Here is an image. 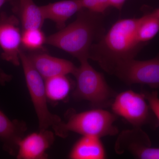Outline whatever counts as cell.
Wrapping results in <instances>:
<instances>
[{"label":"cell","mask_w":159,"mask_h":159,"mask_svg":"<svg viewBox=\"0 0 159 159\" xmlns=\"http://www.w3.org/2000/svg\"><path fill=\"white\" fill-rule=\"evenodd\" d=\"M139 18L119 20L91 47L89 58L93 60L107 73L111 74L119 64L135 58L143 44L138 40Z\"/></svg>","instance_id":"cell-1"},{"label":"cell","mask_w":159,"mask_h":159,"mask_svg":"<svg viewBox=\"0 0 159 159\" xmlns=\"http://www.w3.org/2000/svg\"><path fill=\"white\" fill-rule=\"evenodd\" d=\"M77 15L73 22L47 36L46 44L65 51L80 62L89 59L91 47L104 33L102 15L82 9Z\"/></svg>","instance_id":"cell-2"},{"label":"cell","mask_w":159,"mask_h":159,"mask_svg":"<svg viewBox=\"0 0 159 159\" xmlns=\"http://www.w3.org/2000/svg\"><path fill=\"white\" fill-rule=\"evenodd\" d=\"M20 57L27 87L38 119L39 129H49L51 127L56 135L64 138V122L59 116L52 114L48 107L44 79L32 65L27 53L22 50Z\"/></svg>","instance_id":"cell-3"},{"label":"cell","mask_w":159,"mask_h":159,"mask_svg":"<svg viewBox=\"0 0 159 159\" xmlns=\"http://www.w3.org/2000/svg\"><path fill=\"white\" fill-rule=\"evenodd\" d=\"M74 74L76 85L73 93L74 99L89 101L93 106L101 108L109 104L115 97L101 73L91 66L88 60L80 61Z\"/></svg>","instance_id":"cell-4"},{"label":"cell","mask_w":159,"mask_h":159,"mask_svg":"<svg viewBox=\"0 0 159 159\" xmlns=\"http://www.w3.org/2000/svg\"><path fill=\"white\" fill-rule=\"evenodd\" d=\"M116 115L101 108L81 112L71 115L64 122L63 130L65 136L69 132L82 136L101 137L114 136L118 133L114 125Z\"/></svg>","instance_id":"cell-5"},{"label":"cell","mask_w":159,"mask_h":159,"mask_svg":"<svg viewBox=\"0 0 159 159\" xmlns=\"http://www.w3.org/2000/svg\"><path fill=\"white\" fill-rule=\"evenodd\" d=\"M111 109L115 115L125 119L135 128L148 125L156 128L159 125L157 119L142 93L129 90L120 93L114 98Z\"/></svg>","instance_id":"cell-6"},{"label":"cell","mask_w":159,"mask_h":159,"mask_svg":"<svg viewBox=\"0 0 159 159\" xmlns=\"http://www.w3.org/2000/svg\"><path fill=\"white\" fill-rule=\"evenodd\" d=\"M111 74L127 84H140L152 89L159 88V54L147 60H128L117 65Z\"/></svg>","instance_id":"cell-7"},{"label":"cell","mask_w":159,"mask_h":159,"mask_svg":"<svg viewBox=\"0 0 159 159\" xmlns=\"http://www.w3.org/2000/svg\"><path fill=\"white\" fill-rule=\"evenodd\" d=\"M20 21L14 15L5 12L0 13V47L1 57L13 65L20 64V52L21 51L22 32L20 29Z\"/></svg>","instance_id":"cell-8"},{"label":"cell","mask_w":159,"mask_h":159,"mask_svg":"<svg viewBox=\"0 0 159 159\" xmlns=\"http://www.w3.org/2000/svg\"><path fill=\"white\" fill-rule=\"evenodd\" d=\"M54 133L49 129H39L24 136L20 141L16 157L19 159H45L47 151L54 141Z\"/></svg>","instance_id":"cell-9"},{"label":"cell","mask_w":159,"mask_h":159,"mask_svg":"<svg viewBox=\"0 0 159 159\" xmlns=\"http://www.w3.org/2000/svg\"><path fill=\"white\" fill-rule=\"evenodd\" d=\"M27 54L32 65L44 80L60 75H74L77 70L70 61L53 57L44 51H31Z\"/></svg>","instance_id":"cell-10"},{"label":"cell","mask_w":159,"mask_h":159,"mask_svg":"<svg viewBox=\"0 0 159 159\" xmlns=\"http://www.w3.org/2000/svg\"><path fill=\"white\" fill-rule=\"evenodd\" d=\"M27 129L25 123L11 120L0 110V141L4 150L11 156L16 155L19 143Z\"/></svg>","instance_id":"cell-11"},{"label":"cell","mask_w":159,"mask_h":159,"mask_svg":"<svg viewBox=\"0 0 159 159\" xmlns=\"http://www.w3.org/2000/svg\"><path fill=\"white\" fill-rule=\"evenodd\" d=\"M44 17L54 22L58 29L66 26L67 21L83 9L80 0H62L41 6Z\"/></svg>","instance_id":"cell-12"},{"label":"cell","mask_w":159,"mask_h":159,"mask_svg":"<svg viewBox=\"0 0 159 159\" xmlns=\"http://www.w3.org/2000/svg\"><path fill=\"white\" fill-rule=\"evenodd\" d=\"M10 4L18 16L23 30L41 29L45 19L41 6L36 5L33 0H12Z\"/></svg>","instance_id":"cell-13"},{"label":"cell","mask_w":159,"mask_h":159,"mask_svg":"<svg viewBox=\"0 0 159 159\" xmlns=\"http://www.w3.org/2000/svg\"><path fill=\"white\" fill-rule=\"evenodd\" d=\"M69 157L71 159H104L106 152L100 138L82 136L74 144Z\"/></svg>","instance_id":"cell-14"},{"label":"cell","mask_w":159,"mask_h":159,"mask_svg":"<svg viewBox=\"0 0 159 159\" xmlns=\"http://www.w3.org/2000/svg\"><path fill=\"white\" fill-rule=\"evenodd\" d=\"M149 141L142 138H131L122 146V151H128L137 158L159 159V148H153Z\"/></svg>","instance_id":"cell-15"},{"label":"cell","mask_w":159,"mask_h":159,"mask_svg":"<svg viewBox=\"0 0 159 159\" xmlns=\"http://www.w3.org/2000/svg\"><path fill=\"white\" fill-rule=\"evenodd\" d=\"M45 80L48 100L58 102L66 99L70 92L71 84L67 75H60Z\"/></svg>","instance_id":"cell-16"},{"label":"cell","mask_w":159,"mask_h":159,"mask_svg":"<svg viewBox=\"0 0 159 159\" xmlns=\"http://www.w3.org/2000/svg\"><path fill=\"white\" fill-rule=\"evenodd\" d=\"M159 32V18L152 11L146 12L139 18L137 36L140 43L145 44L153 39Z\"/></svg>","instance_id":"cell-17"},{"label":"cell","mask_w":159,"mask_h":159,"mask_svg":"<svg viewBox=\"0 0 159 159\" xmlns=\"http://www.w3.org/2000/svg\"><path fill=\"white\" fill-rule=\"evenodd\" d=\"M47 37L41 29H30L22 31V47L31 51L42 50ZM30 51V52H31Z\"/></svg>","instance_id":"cell-18"},{"label":"cell","mask_w":159,"mask_h":159,"mask_svg":"<svg viewBox=\"0 0 159 159\" xmlns=\"http://www.w3.org/2000/svg\"><path fill=\"white\" fill-rule=\"evenodd\" d=\"M83 9L103 15L111 7L110 0H80Z\"/></svg>","instance_id":"cell-19"},{"label":"cell","mask_w":159,"mask_h":159,"mask_svg":"<svg viewBox=\"0 0 159 159\" xmlns=\"http://www.w3.org/2000/svg\"><path fill=\"white\" fill-rule=\"evenodd\" d=\"M142 93L147 99L152 111L159 123V98L158 92L157 91L149 92L143 91Z\"/></svg>","instance_id":"cell-20"},{"label":"cell","mask_w":159,"mask_h":159,"mask_svg":"<svg viewBox=\"0 0 159 159\" xmlns=\"http://www.w3.org/2000/svg\"><path fill=\"white\" fill-rule=\"evenodd\" d=\"M12 77L11 75L7 74L0 67V84L5 85L7 83L11 80Z\"/></svg>","instance_id":"cell-21"},{"label":"cell","mask_w":159,"mask_h":159,"mask_svg":"<svg viewBox=\"0 0 159 159\" xmlns=\"http://www.w3.org/2000/svg\"><path fill=\"white\" fill-rule=\"evenodd\" d=\"M126 0H110L111 7L121 10Z\"/></svg>","instance_id":"cell-22"},{"label":"cell","mask_w":159,"mask_h":159,"mask_svg":"<svg viewBox=\"0 0 159 159\" xmlns=\"http://www.w3.org/2000/svg\"><path fill=\"white\" fill-rule=\"evenodd\" d=\"M12 0H0V9H1L3 5L6 3H11Z\"/></svg>","instance_id":"cell-23"},{"label":"cell","mask_w":159,"mask_h":159,"mask_svg":"<svg viewBox=\"0 0 159 159\" xmlns=\"http://www.w3.org/2000/svg\"><path fill=\"white\" fill-rule=\"evenodd\" d=\"M152 11V13H153L157 17H158L159 18V7L157 8V9H153Z\"/></svg>","instance_id":"cell-24"}]
</instances>
